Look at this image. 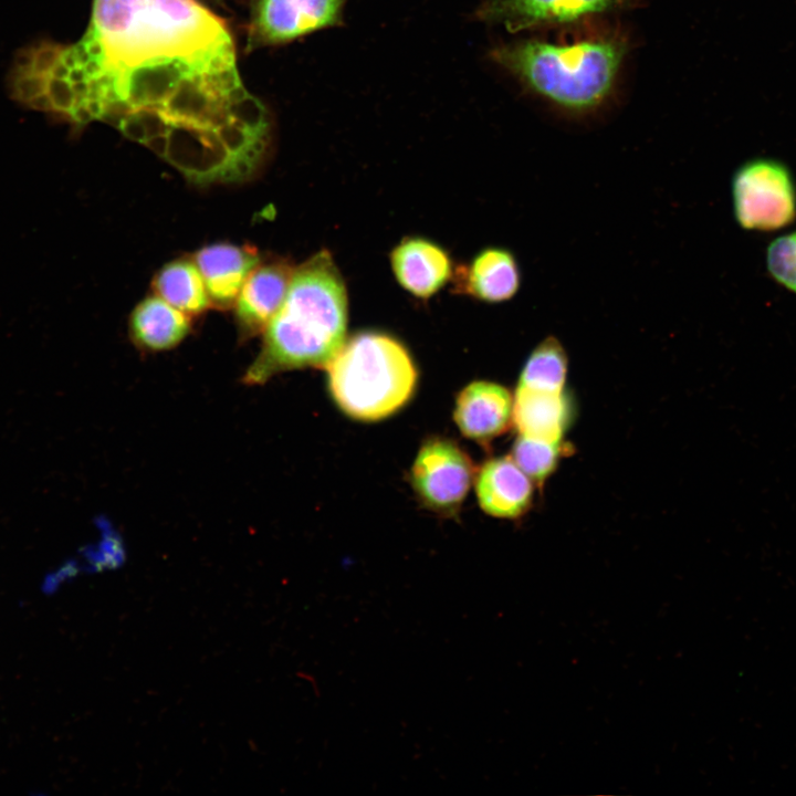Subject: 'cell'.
I'll list each match as a JSON object with an SVG mask.
<instances>
[{
  "label": "cell",
  "instance_id": "8",
  "mask_svg": "<svg viewBox=\"0 0 796 796\" xmlns=\"http://www.w3.org/2000/svg\"><path fill=\"white\" fill-rule=\"evenodd\" d=\"M628 0H486L476 17L511 32L542 25L567 24L608 12Z\"/></svg>",
  "mask_w": 796,
  "mask_h": 796
},
{
  "label": "cell",
  "instance_id": "17",
  "mask_svg": "<svg viewBox=\"0 0 796 796\" xmlns=\"http://www.w3.org/2000/svg\"><path fill=\"white\" fill-rule=\"evenodd\" d=\"M153 287L156 295L188 316L201 314L211 305L200 271L188 259L164 265Z\"/></svg>",
  "mask_w": 796,
  "mask_h": 796
},
{
  "label": "cell",
  "instance_id": "6",
  "mask_svg": "<svg viewBox=\"0 0 796 796\" xmlns=\"http://www.w3.org/2000/svg\"><path fill=\"white\" fill-rule=\"evenodd\" d=\"M346 0H252L247 50L290 43L343 24Z\"/></svg>",
  "mask_w": 796,
  "mask_h": 796
},
{
  "label": "cell",
  "instance_id": "7",
  "mask_svg": "<svg viewBox=\"0 0 796 796\" xmlns=\"http://www.w3.org/2000/svg\"><path fill=\"white\" fill-rule=\"evenodd\" d=\"M474 478L468 454L453 441L433 438L420 448L410 471V481L429 509L451 514L459 510Z\"/></svg>",
  "mask_w": 796,
  "mask_h": 796
},
{
  "label": "cell",
  "instance_id": "15",
  "mask_svg": "<svg viewBox=\"0 0 796 796\" xmlns=\"http://www.w3.org/2000/svg\"><path fill=\"white\" fill-rule=\"evenodd\" d=\"M567 419L563 392H547L517 387L513 422L521 436L561 442Z\"/></svg>",
  "mask_w": 796,
  "mask_h": 796
},
{
  "label": "cell",
  "instance_id": "12",
  "mask_svg": "<svg viewBox=\"0 0 796 796\" xmlns=\"http://www.w3.org/2000/svg\"><path fill=\"white\" fill-rule=\"evenodd\" d=\"M513 405L514 398L505 387L491 381H474L460 392L454 420L465 437L490 440L511 425Z\"/></svg>",
  "mask_w": 796,
  "mask_h": 796
},
{
  "label": "cell",
  "instance_id": "3",
  "mask_svg": "<svg viewBox=\"0 0 796 796\" xmlns=\"http://www.w3.org/2000/svg\"><path fill=\"white\" fill-rule=\"evenodd\" d=\"M626 51L617 36L572 43L527 39L496 45L490 57L554 106L585 114L611 92Z\"/></svg>",
  "mask_w": 796,
  "mask_h": 796
},
{
  "label": "cell",
  "instance_id": "18",
  "mask_svg": "<svg viewBox=\"0 0 796 796\" xmlns=\"http://www.w3.org/2000/svg\"><path fill=\"white\" fill-rule=\"evenodd\" d=\"M567 366V354L561 341L553 335L546 336L527 357L517 387L563 392Z\"/></svg>",
  "mask_w": 796,
  "mask_h": 796
},
{
  "label": "cell",
  "instance_id": "14",
  "mask_svg": "<svg viewBox=\"0 0 796 796\" xmlns=\"http://www.w3.org/2000/svg\"><path fill=\"white\" fill-rule=\"evenodd\" d=\"M476 496L482 510L495 517L515 519L527 511L533 486L510 457L486 461L479 470Z\"/></svg>",
  "mask_w": 796,
  "mask_h": 796
},
{
  "label": "cell",
  "instance_id": "13",
  "mask_svg": "<svg viewBox=\"0 0 796 796\" xmlns=\"http://www.w3.org/2000/svg\"><path fill=\"white\" fill-rule=\"evenodd\" d=\"M294 268L285 261L258 265L245 280L235 301V316L248 334L268 326L287 293Z\"/></svg>",
  "mask_w": 796,
  "mask_h": 796
},
{
  "label": "cell",
  "instance_id": "4",
  "mask_svg": "<svg viewBox=\"0 0 796 796\" xmlns=\"http://www.w3.org/2000/svg\"><path fill=\"white\" fill-rule=\"evenodd\" d=\"M328 386L348 416L375 421L392 415L411 397L417 371L396 338L362 332L343 344L327 365Z\"/></svg>",
  "mask_w": 796,
  "mask_h": 796
},
{
  "label": "cell",
  "instance_id": "2",
  "mask_svg": "<svg viewBox=\"0 0 796 796\" xmlns=\"http://www.w3.org/2000/svg\"><path fill=\"white\" fill-rule=\"evenodd\" d=\"M347 310L343 276L329 251L322 250L294 269L245 379L258 384L279 371L327 367L344 344Z\"/></svg>",
  "mask_w": 796,
  "mask_h": 796
},
{
  "label": "cell",
  "instance_id": "19",
  "mask_svg": "<svg viewBox=\"0 0 796 796\" xmlns=\"http://www.w3.org/2000/svg\"><path fill=\"white\" fill-rule=\"evenodd\" d=\"M559 453L561 442L520 434L513 447L512 459L531 480L543 483L556 468Z\"/></svg>",
  "mask_w": 796,
  "mask_h": 796
},
{
  "label": "cell",
  "instance_id": "10",
  "mask_svg": "<svg viewBox=\"0 0 796 796\" xmlns=\"http://www.w3.org/2000/svg\"><path fill=\"white\" fill-rule=\"evenodd\" d=\"M390 264L397 282L419 298L431 297L452 276L449 254L420 237L402 239L390 253Z\"/></svg>",
  "mask_w": 796,
  "mask_h": 796
},
{
  "label": "cell",
  "instance_id": "20",
  "mask_svg": "<svg viewBox=\"0 0 796 796\" xmlns=\"http://www.w3.org/2000/svg\"><path fill=\"white\" fill-rule=\"evenodd\" d=\"M767 266L776 281L796 292V232L781 237L769 244Z\"/></svg>",
  "mask_w": 796,
  "mask_h": 796
},
{
  "label": "cell",
  "instance_id": "16",
  "mask_svg": "<svg viewBox=\"0 0 796 796\" xmlns=\"http://www.w3.org/2000/svg\"><path fill=\"white\" fill-rule=\"evenodd\" d=\"M190 329L188 315L158 295L144 298L133 311L130 331L139 345L151 350L179 344Z\"/></svg>",
  "mask_w": 796,
  "mask_h": 796
},
{
  "label": "cell",
  "instance_id": "11",
  "mask_svg": "<svg viewBox=\"0 0 796 796\" xmlns=\"http://www.w3.org/2000/svg\"><path fill=\"white\" fill-rule=\"evenodd\" d=\"M193 261L211 305L226 310L234 306L245 280L258 266L259 255L248 245L216 243L197 251Z\"/></svg>",
  "mask_w": 796,
  "mask_h": 796
},
{
  "label": "cell",
  "instance_id": "5",
  "mask_svg": "<svg viewBox=\"0 0 796 796\" xmlns=\"http://www.w3.org/2000/svg\"><path fill=\"white\" fill-rule=\"evenodd\" d=\"M736 221L748 230H774L793 221L796 195L788 169L773 159L745 163L732 180Z\"/></svg>",
  "mask_w": 796,
  "mask_h": 796
},
{
  "label": "cell",
  "instance_id": "9",
  "mask_svg": "<svg viewBox=\"0 0 796 796\" xmlns=\"http://www.w3.org/2000/svg\"><path fill=\"white\" fill-rule=\"evenodd\" d=\"M521 284L519 260L503 247L481 250L469 264L458 266L453 275L455 292L489 304L512 300Z\"/></svg>",
  "mask_w": 796,
  "mask_h": 796
},
{
  "label": "cell",
  "instance_id": "1",
  "mask_svg": "<svg viewBox=\"0 0 796 796\" xmlns=\"http://www.w3.org/2000/svg\"><path fill=\"white\" fill-rule=\"evenodd\" d=\"M20 104L103 122L169 163L270 142L271 118L240 75L226 21L198 0H92L82 36L36 42L10 75Z\"/></svg>",
  "mask_w": 796,
  "mask_h": 796
}]
</instances>
